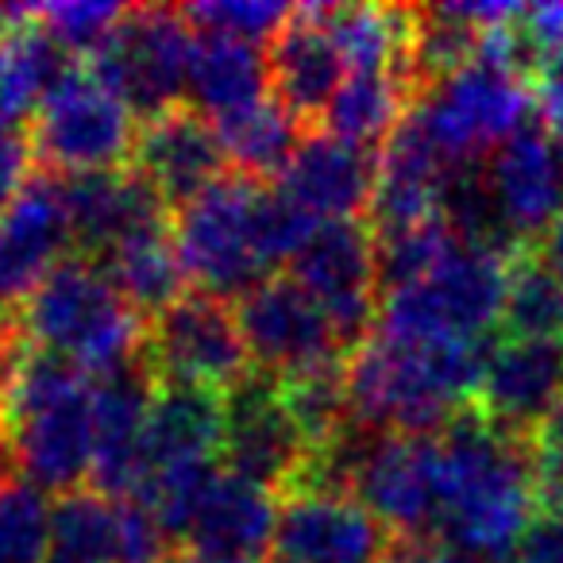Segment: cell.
<instances>
[{"mask_svg":"<svg viewBox=\"0 0 563 563\" xmlns=\"http://www.w3.org/2000/svg\"><path fill=\"white\" fill-rule=\"evenodd\" d=\"M540 521L532 440L467 406L440 432L437 537L467 563H509Z\"/></svg>","mask_w":563,"mask_h":563,"instance_id":"cell-1","label":"cell"},{"mask_svg":"<svg viewBox=\"0 0 563 563\" xmlns=\"http://www.w3.org/2000/svg\"><path fill=\"white\" fill-rule=\"evenodd\" d=\"M490 344L378 329L347 355L352 424L440 437L475 401Z\"/></svg>","mask_w":563,"mask_h":563,"instance_id":"cell-2","label":"cell"},{"mask_svg":"<svg viewBox=\"0 0 563 563\" xmlns=\"http://www.w3.org/2000/svg\"><path fill=\"white\" fill-rule=\"evenodd\" d=\"M0 424L9 437L12 471L63 498L93 471L97 378L58 355L27 347Z\"/></svg>","mask_w":563,"mask_h":563,"instance_id":"cell-3","label":"cell"},{"mask_svg":"<svg viewBox=\"0 0 563 563\" xmlns=\"http://www.w3.org/2000/svg\"><path fill=\"white\" fill-rule=\"evenodd\" d=\"M514 24L486 32L483 51L463 70L421 89L409 104V117L455 170L486 163V155L521 132L532 109V70Z\"/></svg>","mask_w":563,"mask_h":563,"instance_id":"cell-4","label":"cell"},{"mask_svg":"<svg viewBox=\"0 0 563 563\" xmlns=\"http://www.w3.org/2000/svg\"><path fill=\"white\" fill-rule=\"evenodd\" d=\"M16 324L27 347L74 363L89 378H109L143 363L147 344V321L128 306L109 274L81 255L66 258L43 282Z\"/></svg>","mask_w":563,"mask_h":563,"instance_id":"cell-5","label":"cell"},{"mask_svg":"<svg viewBox=\"0 0 563 563\" xmlns=\"http://www.w3.org/2000/svg\"><path fill=\"white\" fill-rule=\"evenodd\" d=\"M263 194V181L228 170L217 186L174 209V243L197 294L240 301L266 278Z\"/></svg>","mask_w":563,"mask_h":563,"instance_id":"cell-6","label":"cell"},{"mask_svg":"<svg viewBox=\"0 0 563 563\" xmlns=\"http://www.w3.org/2000/svg\"><path fill=\"white\" fill-rule=\"evenodd\" d=\"M509 255L514 251L467 243L455 235L448 255L424 278L386 294L378 329L490 344V332L506 313Z\"/></svg>","mask_w":563,"mask_h":563,"instance_id":"cell-7","label":"cell"},{"mask_svg":"<svg viewBox=\"0 0 563 563\" xmlns=\"http://www.w3.org/2000/svg\"><path fill=\"white\" fill-rule=\"evenodd\" d=\"M135 112L120 101L117 89L93 66H70V74L43 97L27 140L43 174L81 178L124 170L135 151Z\"/></svg>","mask_w":563,"mask_h":563,"instance_id":"cell-8","label":"cell"},{"mask_svg":"<svg viewBox=\"0 0 563 563\" xmlns=\"http://www.w3.org/2000/svg\"><path fill=\"white\" fill-rule=\"evenodd\" d=\"M143 363L158 386H197L220 398L251 378V355L232 306L197 290L147 321Z\"/></svg>","mask_w":563,"mask_h":563,"instance_id":"cell-9","label":"cell"},{"mask_svg":"<svg viewBox=\"0 0 563 563\" xmlns=\"http://www.w3.org/2000/svg\"><path fill=\"white\" fill-rule=\"evenodd\" d=\"M197 32L181 9H128L112 40L93 55V70L135 117L151 120L178 109L189 81Z\"/></svg>","mask_w":563,"mask_h":563,"instance_id":"cell-10","label":"cell"},{"mask_svg":"<svg viewBox=\"0 0 563 563\" xmlns=\"http://www.w3.org/2000/svg\"><path fill=\"white\" fill-rule=\"evenodd\" d=\"M235 321L255 371L274 383L347 360L329 313L290 274H266L255 290L243 294Z\"/></svg>","mask_w":563,"mask_h":563,"instance_id":"cell-11","label":"cell"},{"mask_svg":"<svg viewBox=\"0 0 563 563\" xmlns=\"http://www.w3.org/2000/svg\"><path fill=\"white\" fill-rule=\"evenodd\" d=\"M290 278H298L329 313L347 355L375 332L383 313V278H378V247L371 224L360 220L317 224L294 255Z\"/></svg>","mask_w":563,"mask_h":563,"instance_id":"cell-12","label":"cell"},{"mask_svg":"<svg viewBox=\"0 0 563 563\" xmlns=\"http://www.w3.org/2000/svg\"><path fill=\"white\" fill-rule=\"evenodd\" d=\"M317 448L294 417L282 386L266 375H251L224 398V444L220 463L232 475L286 494L306 478Z\"/></svg>","mask_w":563,"mask_h":563,"instance_id":"cell-13","label":"cell"},{"mask_svg":"<svg viewBox=\"0 0 563 563\" xmlns=\"http://www.w3.org/2000/svg\"><path fill=\"white\" fill-rule=\"evenodd\" d=\"M74 251L78 243L63 178L35 174L24 194L0 212V317H20Z\"/></svg>","mask_w":563,"mask_h":563,"instance_id":"cell-14","label":"cell"},{"mask_svg":"<svg viewBox=\"0 0 563 563\" xmlns=\"http://www.w3.org/2000/svg\"><path fill=\"white\" fill-rule=\"evenodd\" d=\"M483 186L514 247H532L563 217V143L525 124L483 163Z\"/></svg>","mask_w":563,"mask_h":563,"instance_id":"cell-15","label":"cell"},{"mask_svg":"<svg viewBox=\"0 0 563 563\" xmlns=\"http://www.w3.org/2000/svg\"><path fill=\"white\" fill-rule=\"evenodd\" d=\"M394 537L371 509L340 490L282 494L271 560L278 563H383Z\"/></svg>","mask_w":563,"mask_h":563,"instance_id":"cell-16","label":"cell"},{"mask_svg":"<svg viewBox=\"0 0 563 563\" xmlns=\"http://www.w3.org/2000/svg\"><path fill=\"white\" fill-rule=\"evenodd\" d=\"M471 406L498 429L532 440L563 413V344L506 336L486 355Z\"/></svg>","mask_w":563,"mask_h":563,"instance_id":"cell-17","label":"cell"},{"mask_svg":"<svg viewBox=\"0 0 563 563\" xmlns=\"http://www.w3.org/2000/svg\"><path fill=\"white\" fill-rule=\"evenodd\" d=\"M278 509L282 501H274V490L220 467L181 529V555L205 563H266Z\"/></svg>","mask_w":563,"mask_h":563,"instance_id":"cell-18","label":"cell"},{"mask_svg":"<svg viewBox=\"0 0 563 563\" xmlns=\"http://www.w3.org/2000/svg\"><path fill=\"white\" fill-rule=\"evenodd\" d=\"M266 78H271L274 101L301 128L324 124V112L347 78L344 51L329 24V4L294 9L290 24L271 40Z\"/></svg>","mask_w":563,"mask_h":563,"instance_id":"cell-19","label":"cell"},{"mask_svg":"<svg viewBox=\"0 0 563 563\" xmlns=\"http://www.w3.org/2000/svg\"><path fill=\"white\" fill-rule=\"evenodd\" d=\"M132 163V170L143 174L170 209H181L228 174L224 143H220L212 120H205L186 104L143 120Z\"/></svg>","mask_w":563,"mask_h":563,"instance_id":"cell-20","label":"cell"},{"mask_svg":"<svg viewBox=\"0 0 563 563\" xmlns=\"http://www.w3.org/2000/svg\"><path fill=\"white\" fill-rule=\"evenodd\" d=\"M378 186V155L336 135H306L278 174V189L317 224L360 220Z\"/></svg>","mask_w":563,"mask_h":563,"instance_id":"cell-21","label":"cell"},{"mask_svg":"<svg viewBox=\"0 0 563 563\" xmlns=\"http://www.w3.org/2000/svg\"><path fill=\"white\" fill-rule=\"evenodd\" d=\"M155 375L147 363L97 378V444L89 483L101 498L132 501L143 490V440L155 401Z\"/></svg>","mask_w":563,"mask_h":563,"instance_id":"cell-22","label":"cell"},{"mask_svg":"<svg viewBox=\"0 0 563 563\" xmlns=\"http://www.w3.org/2000/svg\"><path fill=\"white\" fill-rule=\"evenodd\" d=\"M66 205L74 220V243L81 258L101 263L117 243L128 235L143 232L151 224H163L170 205L155 194L143 174L132 166L124 170L81 174V178H63Z\"/></svg>","mask_w":563,"mask_h":563,"instance_id":"cell-23","label":"cell"},{"mask_svg":"<svg viewBox=\"0 0 563 563\" xmlns=\"http://www.w3.org/2000/svg\"><path fill=\"white\" fill-rule=\"evenodd\" d=\"M266 86L271 78H266V58L258 55V47L228 40V35L197 32L186 93L205 120L217 124L266 101Z\"/></svg>","mask_w":563,"mask_h":563,"instance_id":"cell-24","label":"cell"},{"mask_svg":"<svg viewBox=\"0 0 563 563\" xmlns=\"http://www.w3.org/2000/svg\"><path fill=\"white\" fill-rule=\"evenodd\" d=\"M70 66L63 43L40 24L35 9L0 32V128H20L35 117L43 97L70 74Z\"/></svg>","mask_w":563,"mask_h":563,"instance_id":"cell-25","label":"cell"},{"mask_svg":"<svg viewBox=\"0 0 563 563\" xmlns=\"http://www.w3.org/2000/svg\"><path fill=\"white\" fill-rule=\"evenodd\" d=\"M97 266L109 274V282L143 321H155L163 309L186 298V266H181L170 220L128 235Z\"/></svg>","mask_w":563,"mask_h":563,"instance_id":"cell-26","label":"cell"},{"mask_svg":"<svg viewBox=\"0 0 563 563\" xmlns=\"http://www.w3.org/2000/svg\"><path fill=\"white\" fill-rule=\"evenodd\" d=\"M409 104H413V89L398 70H352L324 112V132L383 151L394 128L406 120Z\"/></svg>","mask_w":563,"mask_h":563,"instance_id":"cell-27","label":"cell"},{"mask_svg":"<svg viewBox=\"0 0 563 563\" xmlns=\"http://www.w3.org/2000/svg\"><path fill=\"white\" fill-rule=\"evenodd\" d=\"M217 135L224 143L228 166L243 178H278L286 163L294 158L298 143L306 140V128L282 109L274 97L235 112L228 120H217Z\"/></svg>","mask_w":563,"mask_h":563,"instance_id":"cell-28","label":"cell"},{"mask_svg":"<svg viewBox=\"0 0 563 563\" xmlns=\"http://www.w3.org/2000/svg\"><path fill=\"white\" fill-rule=\"evenodd\" d=\"M506 336L517 340H555L563 344V282L548 266L540 247H517L509 255L506 286Z\"/></svg>","mask_w":563,"mask_h":563,"instance_id":"cell-29","label":"cell"},{"mask_svg":"<svg viewBox=\"0 0 563 563\" xmlns=\"http://www.w3.org/2000/svg\"><path fill=\"white\" fill-rule=\"evenodd\" d=\"M47 563H117V501L70 490L55 501Z\"/></svg>","mask_w":563,"mask_h":563,"instance_id":"cell-30","label":"cell"},{"mask_svg":"<svg viewBox=\"0 0 563 563\" xmlns=\"http://www.w3.org/2000/svg\"><path fill=\"white\" fill-rule=\"evenodd\" d=\"M55 506L16 471L0 475V563H47Z\"/></svg>","mask_w":563,"mask_h":563,"instance_id":"cell-31","label":"cell"},{"mask_svg":"<svg viewBox=\"0 0 563 563\" xmlns=\"http://www.w3.org/2000/svg\"><path fill=\"white\" fill-rule=\"evenodd\" d=\"M181 12L197 32L228 35V40L251 43V47L274 40L294 16L290 4H274V0H212V4H194Z\"/></svg>","mask_w":563,"mask_h":563,"instance_id":"cell-32","label":"cell"},{"mask_svg":"<svg viewBox=\"0 0 563 563\" xmlns=\"http://www.w3.org/2000/svg\"><path fill=\"white\" fill-rule=\"evenodd\" d=\"M40 24L63 43V51H78V55L93 58L104 43L112 40V32L120 27V20L128 16L124 4H104V0H63V4H47L35 9Z\"/></svg>","mask_w":563,"mask_h":563,"instance_id":"cell-33","label":"cell"},{"mask_svg":"<svg viewBox=\"0 0 563 563\" xmlns=\"http://www.w3.org/2000/svg\"><path fill=\"white\" fill-rule=\"evenodd\" d=\"M178 544L147 501H117V563H178Z\"/></svg>","mask_w":563,"mask_h":563,"instance_id":"cell-34","label":"cell"},{"mask_svg":"<svg viewBox=\"0 0 563 563\" xmlns=\"http://www.w3.org/2000/svg\"><path fill=\"white\" fill-rule=\"evenodd\" d=\"M514 27L529 70H537L544 58L563 55V4H532V9H521Z\"/></svg>","mask_w":563,"mask_h":563,"instance_id":"cell-35","label":"cell"},{"mask_svg":"<svg viewBox=\"0 0 563 563\" xmlns=\"http://www.w3.org/2000/svg\"><path fill=\"white\" fill-rule=\"evenodd\" d=\"M35 151L20 128H0V212L9 209L35 178Z\"/></svg>","mask_w":563,"mask_h":563,"instance_id":"cell-36","label":"cell"},{"mask_svg":"<svg viewBox=\"0 0 563 563\" xmlns=\"http://www.w3.org/2000/svg\"><path fill=\"white\" fill-rule=\"evenodd\" d=\"M532 109L544 120V132L563 143V55H552L532 70Z\"/></svg>","mask_w":563,"mask_h":563,"instance_id":"cell-37","label":"cell"},{"mask_svg":"<svg viewBox=\"0 0 563 563\" xmlns=\"http://www.w3.org/2000/svg\"><path fill=\"white\" fill-rule=\"evenodd\" d=\"M24 332H20L16 317H0V421L9 413L12 390H16L20 363H24Z\"/></svg>","mask_w":563,"mask_h":563,"instance_id":"cell-38","label":"cell"},{"mask_svg":"<svg viewBox=\"0 0 563 563\" xmlns=\"http://www.w3.org/2000/svg\"><path fill=\"white\" fill-rule=\"evenodd\" d=\"M509 563H563V517H540Z\"/></svg>","mask_w":563,"mask_h":563,"instance_id":"cell-39","label":"cell"},{"mask_svg":"<svg viewBox=\"0 0 563 563\" xmlns=\"http://www.w3.org/2000/svg\"><path fill=\"white\" fill-rule=\"evenodd\" d=\"M383 563H467L440 540H394Z\"/></svg>","mask_w":563,"mask_h":563,"instance_id":"cell-40","label":"cell"},{"mask_svg":"<svg viewBox=\"0 0 563 563\" xmlns=\"http://www.w3.org/2000/svg\"><path fill=\"white\" fill-rule=\"evenodd\" d=\"M540 247V255L548 258V266H552L555 274H560V282H563V217L552 224V232L544 235V240L537 243Z\"/></svg>","mask_w":563,"mask_h":563,"instance_id":"cell-41","label":"cell"},{"mask_svg":"<svg viewBox=\"0 0 563 563\" xmlns=\"http://www.w3.org/2000/svg\"><path fill=\"white\" fill-rule=\"evenodd\" d=\"M4 471H12V463H9V437H4V424H0V475Z\"/></svg>","mask_w":563,"mask_h":563,"instance_id":"cell-42","label":"cell"},{"mask_svg":"<svg viewBox=\"0 0 563 563\" xmlns=\"http://www.w3.org/2000/svg\"><path fill=\"white\" fill-rule=\"evenodd\" d=\"M178 563H205V560H194V555H178Z\"/></svg>","mask_w":563,"mask_h":563,"instance_id":"cell-43","label":"cell"},{"mask_svg":"<svg viewBox=\"0 0 563 563\" xmlns=\"http://www.w3.org/2000/svg\"><path fill=\"white\" fill-rule=\"evenodd\" d=\"M266 563H278V560H266Z\"/></svg>","mask_w":563,"mask_h":563,"instance_id":"cell-44","label":"cell"}]
</instances>
